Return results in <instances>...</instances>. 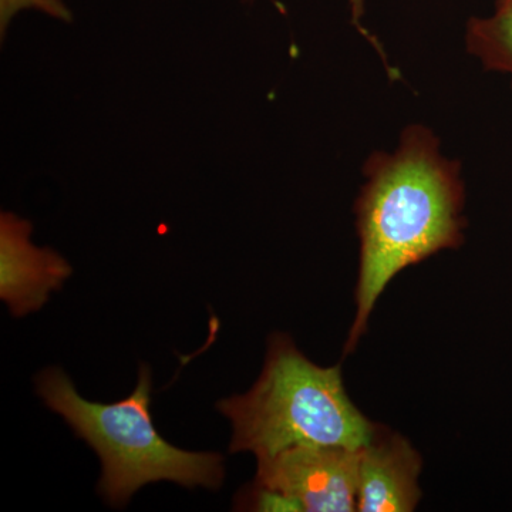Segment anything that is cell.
Listing matches in <instances>:
<instances>
[{
    "instance_id": "obj_1",
    "label": "cell",
    "mask_w": 512,
    "mask_h": 512,
    "mask_svg": "<svg viewBox=\"0 0 512 512\" xmlns=\"http://www.w3.org/2000/svg\"><path fill=\"white\" fill-rule=\"evenodd\" d=\"M367 184L356 204L360 238L356 316L345 355L365 335L377 299L394 276L441 249L463 244L464 187L460 168L441 157L426 128L404 131L393 156L367 164Z\"/></svg>"
},
{
    "instance_id": "obj_2",
    "label": "cell",
    "mask_w": 512,
    "mask_h": 512,
    "mask_svg": "<svg viewBox=\"0 0 512 512\" xmlns=\"http://www.w3.org/2000/svg\"><path fill=\"white\" fill-rule=\"evenodd\" d=\"M217 409L232 423L229 451L256 458L295 446L360 448L377 427L349 399L340 365H315L281 333L269 338L254 387Z\"/></svg>"
},
{
    "instance_id": "obj_3",
    "label": "cell",
    "mask_w": 512,
    "mask_h": 512,
    "mask_svg": "<svg viewBox=\"0 0 512 512\" xmlns=\"http://www.w3.org/2000/svg\"><path fill=\"white\" fill-rule=\"evenodd\" d=\"M37 394L60 414L101 461L97 491L111 507H126L144 485L173 481L183 487L218 490L224 483V456L174 447L158 433L150 413L151 370L140 366L136 389L120 402L83 399L57 367L36 376Z\"/></svg>"
},
{
    "instance_id": "obj_4",
    "label": "cell",
    "mask_w": 512,
    "mask_h": 512,
    "mask_svg": "<svg viewBox=\"0 0 512 512\" xmlns=\"http://www.w3.org/2000/svg\"><path fill=\"white\" fill-rule=\"evenodd\" d=\"M256 460L254 484L282 495L298 511H357L360 448L295 446Z\"/></svg>"
},
{
    "instance_id": "obj_5",
    "label": "cell",
    "mask_w": 512,
    "mask_h": 512,
    "mask_svg": "<svg viewBox=\"0 0 512 512\" xmlns=\"http://www.w3.org/2000/svg\"><path fill=\"white\" fill-rule=\"evenodd\" d=\"M420 454L409 440L383 426L360 447L357 511L410 512L421 498Z\"/></svg>"
},
{
    "instance_id": "obj_6",
    "label": "cell",
    "mask_w": 512,
    "mask_h": 512,
    "mask_svg": "<svg viewBox=\"0 0 512 512\" xmlns=\"http://www.w3.org/2000/svg\"><path fill=\"white\" fill-rule=\"evenodd\" d=\"M30 224L2 214V281L0 296L15 316L39 311L49 293L62 288L72 269L49 249L30 244Z\"/></svg>"
},
{
    "instance_id": "obj_7",
    "label": "cell",
    "mask_w": 512,
    "mask_h": 512,
    "mask_svg": "<svg viewBox=\"0 0 512 512\" xmlns=\"http://www.w3.org/2000/svg\"><path fill=\"white\" fill-rule=\"evenodd\" d=\"M467 43L488 70L512 77V5L497 6L490 18L471 20Z\"/></svg>"
},
{
    "instance_id": "obj_8",
    "label": "cell",
    "mask_w": 512,
    "mask_h": 512,
    "mask_svg": "<svg viewBox=\"0 0 512 512\" xmlns=\"http://www.w3.org/2000/svg\"><path fill=\"white\" fill-rule=\"evenodd\" d=\"M349 3L350 8H352L353 23H355L357 29H359L360 32H362V35L365 36L366 39H369L370 42H372L373 45L376 46V49L379 50L380 53H382V49H380L379 43H377L375 37L370 36L369 32H367V30L363 28L362 23H360V19H362L363 16V0H349Z\"/></svg>"
},
{
    "instance_id": "obj_9",
    "label": "cell",
    "mask_w": 512,
    "mask_h": 512,
    "mask_svg": "<svg viewBox=\"0 0 512 512\" xmlns=\"http://www.w3.org/2000/svg\"><path fill=\"white\" fill-rule=\"evenodd\" d=\"M512 5V0H497V6Z\"/></svg>"
}]
</instances>
